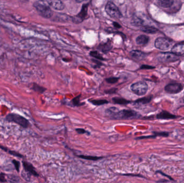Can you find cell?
<instances>
[{
    "mask_svg": "<svg viewBox=\"0 0 184 183\" xmlns=\"http://www.w3.org/2000/svg\"><path fill=\"white\" fill-rule=\"evenodd\" d=\"M153 134L155 135L156 137H168L169 136V133L167 132H153Z\"/></svg>",
    "mask_w": 184,
    "mask_h": 183,
    "instance_id": "83f0119b",
    "label": "cell"
},
{
    "mask_svg": "<svg viewBox=\"0 0 184 183\" xmlns=\"http://www.w3.org/2000/svg\"><path fill=\"white\" fill-rule=\"evenodd\" d=\"M24 166L25 168L26 171L28 172L30 174H33L36 176H38V174L37 172L36 171L33 167L29 163H24Z\"/></svg>",
    "mask_w": 184,
    "mask_h": 183,
    "instance_id": "7402d4cb",
    "label": "cell"
},
{
    "mask_svg": "<svg viewBox=\"0 0 184 183\" xmlns=\"http://www.w3.org/2000/svg\"><path fill=\"white\" fill-rule=\"evenodd\" d=\"M171 52L177 56H184V41L175 44L172 47Z\"/></svg>",
    "mask_w": 184,
    "mask_h": 183,
    "instance_id": "30bf717a",
    "label": "cell"
},
{
    "mask_svg": "<svg viewBox=\"0 0 184 183\" xmlns=\"http://www.w3.org/2000/svg\"><path fill=\"white\" fill-rule=\"evenodd\" d=\"M149 40H150V38L148 35H142L138 36L136 39V42L138 45H144L148 43Z\"/></svg>",
    "mask_w": 184,
    "mask_h": 183,
    "instance_id": "9a60e30c",
    "label": "cell"
},
{
    "mask_svg": "<svg viewBox=\"0 0 184 183\" xmlns=\"http://www.w3.org/2000/svg\"><path fill=\"white\" fill-rule=\"evenodd\" d=\"M183 101H184V95H183Z\"/></svg>",
    "mask_w": 184,
    "mask_h": 183,
    "instance_id": "8d00e7d4",
    "label": "cell"
},
{
    "mask_svg": "<svg viewBox=\"0 0 184 183\" xmlns=\"http://www.w3.org/2000/svg\"><path fill=\"white\" fill-rule=\"evenodd\" d=\"M47 3L49 6L52 7V8L55 9L56 10L61 11L65 9V5L64 3H63L61 1H47Z\"/></svg>",
    "mask_w": 184,
    "mask_h": 183,
    "instance_id": "8fae6325",
    "label": "cell"
},
{
    "mask_svg": "<svg viewBox=\"0 0 184 183\" xmlns=\"http://www.w3.org/2000/svg\"><path fill=\"white\" fill-rule=\"evenodd\" d=\"M79 158H81L85 160H89V161H97L102 159L103 157H97V156H85V155H78Z\"/></svg>",
    "mask_w": 184,
    "mask_h": 183,
    "instance_id": "d4e9b609",
    "label": "cell"
},
{
    "mask_svg": "<svg viewBox=\"0 0 184 183\" xmlns=\"http://www.w3.org/2000/svg\"><path fill=\"white\" fill-rule=\"evenodd\" d=\"M132 91L138 96H143L146 94L148 90V85L144 82H137L132 84L130 87Z\"/></svg>",
    "mask_w": 184,
    "mask_h": 183,
    "instance_id": "5b68a950",
    "label": "cell"
},
{
    "mask_svg": "<svg viewBox=\"0 0 184 183\" xmlns=\"http://www.w3.org/2000/svg\"><path fill=\"white\" fill-rule=\"evenodd\" d=\"M152 98V96H150L145 97H143L142 98L138 99L137 100L135 101L134 103L135 104L138 105H145L151 102Z\"/></svg>",
    "mask_w": 184,
    "mask_h": 183,
    "instance_id": "ac0fdd59",
    "label": "cell"
},
{
    "mask_svg": "<svg viewBox=\"0 0 184 183\" xmlns=\"http://www.w3.org/2000/svg\"><path fill=\"white\" fill-rule=\"evenodd\" d=\"M131 23L132 25L134 26L142 27L143 26V24H144V20L142 19H141L140 18L136 16V17L132 18Z\"/></svg>",
    "mask_w": 184,
    "mask_h": 183,
    "instance_id": "44dd1931",
    "label": "cell"
},
{
    "mask_svg": "<svg viewBox=\"0 0 184 183\" xmlns=\"http://www.w3.org/2000/svg\"><path fill=\"white\" fill-rule=\"evenodd\" d=\"M112 100L114 102V104H116L127 105L130 103V101H128L124 98L117 97L113 98Z\"/></svg>",
    "mask_w": 184,
    "mask_h": 183,
    "instance_id": "d6986e66",
    "label": "cell"
},
{
    "mask_svg": "<svg viewBox=\"0 0 184 183\" xmlns=\"http://www.w3.org/2000/svg\"><path fill=\"white\" fill-rule=\"evenodd\" d=\"M173 41L169 39L159 37L156 39L155 46L156 48L159 50L167 51L172 46Z\"/></svg>",
    "mask_w": 184,
    "mask_h": 183,
    "instance_id": "8992f818",
    "label": "cell"
},
{
    "mask_svg": "<svg viewBox=\"0 0 184 183\" xmlns=\"http://www.w3.org/2000/svg\"><path fill=\"white\" fill-rule=\"evenodd\" d=\"M156 172H158V173H159V174H162L163 176H165V177H167L169 178L170 180H173V179H172V178L170 176H168V175H167V174H164V172H163L162 171H158Z\"/></svg>",
    "mask_w": 184,
    "mask_h": 183,
    "instance_id": "e575fe53",
    "label": "cell"
},
{
    "mask_svg": "<svg viewBox=\"0 0 184 183\" xmlns=\"http://www.w3.org/2000/svg\"><path fill=\"white\" fill-rule=\"evenodd\" d=\"M80 97H81V95H79V96H77V97H75V98H74L72 99V104H73L74 106H81L82 105L84 104H83V103H80Z\"/></svg>",
    "mask_w": 184,
    "mask_h": 183,
    "instance_id": "4316f807",
    "label": "cell"
},
{
    "mask_svg": "<svg viewBox=\"0 0 184 183\" xmlns=\"http://www.w3.org/2000/svg\"><path fill=\"white\" fill-rule=\"evenodd\" d=\"M89 101L91 102L92 104L96 105V106L107 104L109 103L108 101L105 100V99H92V100H89Z\"/></svg>",
    "mask_w": 184,
    "mask_h": 183,
    "instance_id": "603a6c76",
    "label": "cell"
},
{
    "mask_svg": "<svg viewBox=\"0 0 184 183\" xmlns=\"http://www.w3.org/2000/svg\"><path fill=\"white\" fill-rule=\"evenodd\" d=\"M174 2L175 1L172 0H167V1L162 0V1H158V4L160 7L164 8H168L171 7L173 6Z\"/></svg>",
    "mask_w": 184,
    "mask_h": 183,
    "instance_id": "e0dca14e",
    "label": "cell"
},
{
    "mask_svg": "<svg viewBox=\"0 0 184 183\" xmlns=\"http://www.w3.org/2000/svg\"><path fill=\"white\" fill-rule=\"evenodd\" d=\"M31 89L39 93H44V92L46 91V89L45 88L41 87V85L36 84L35 83H33L31 84Z\"/></svg>",
    "mask_w": 184,
    "mask_h": 183,
    "instance_id": "ffe728a7",
    "label": "cell"
},
{
    "mask_svg": "<svg viewBox=\"0 0 184 183\" xmlns=\"http://www.w3.org/2000/svg\"><path fill=\"white\" fill-rule=\"evenodd\" d=\"M113 48V45L111 41L105 42V43H100L97 47V48L104 53L109 52Z\"/></svg>",
    "mask_w": 184,
    "mask_h": 183,
    "instance_id": "5bb4252c",
    "label": "cell"
},
{
    "mask_svg": "<svg viewBox=\"0 0 184 183\" xmlns=\"http://www.w3.org/2000/svg\"><path fill=\"white\" fill-rule=\"evenodd\" d=\"M140 29L142 31L149 34H154L158 31V29L155 27L148 25H143L140 27Z\"/></svg>",
    "mask_w": 184,
    "mask_h": 183,
    "instance_id": "2e32d148",
    "label": "cell"
},
{
    "mask_svg": "<svg viewBox=\"0 0 184 183\" xmlns=\"http://www.w3.org/2000/svg\"><path fill=\"white\" fill-rule=\"evenodd\" d=\"M105 12L111 17L115 19H120L122 15L120 10L115 3L111 1H108L105 7Z\"/></svg>",
    "mask_w": 184,
    "mask_h": 183,
    "instance_id": "3957f363",
    "label": "cell"
},
{
    "mask_svg": "<svg viewBox=\"0 0 184 183\" xmlns=\"http://www.w3.org/2000/svg\"><path fill=\"white\" fill-rule=\"evenodd\" d=\"M132 58L137 60H142L146 57V54L139 50H132L130 52Z\"/></svg>",
    "mask_w": 184,
    "mask_h": 183,
    "instance_id": "7c38bea8",
    "label": "cell"
},
{
    "mask_svg": "<svg viewBox=\"0 0 184 183\" xmlns=\"http://www.w3.org/2000/svg\"><path fill=\"white\" fill-rule=\"evenodd\" d=\"M113 25H114V27H116V28H117V29H120V28H121V25H120V24L118 23L117 22H114L113 23Z\"/></svg>",
    "mask_w": 184,
    "mask_h": 183,
    "instance_id": "d590c367",
    "label": "cell"
},
{
    "mask_svg": "<svg viewBox=\"0 0 184 183\" xmlns=\"http://www.w3.org/2000/svg\"><path fill=\"white\" fill-rule=\"evenodd\" d=\"M33 6L41 17L45 18H50L52 17L53 12L52 9L43 1H36Z\"/></svg>",
    "mask_w": 184,
    "mask_h": 183,
    "instance_id": "6da1fadb",
    "label": "cell"
},
{
    "mask_svg": "<svg viewBox=\"0 0 184 183\" xmlns=\"http://www.w3.org/2000/svg\"><path fill=\"white\" fill-rule=\"evenodd\" d=\"M119 111V110L117 108L115 107H111V108H107L105 110V114L107 115H108V116H114L115 114L117 113V112Z\"/></svg>",
    "mask_w": 184,
    "mask_h": 183,
    "instance_id": "cb8c5ba5",
    "label": "cell"
},
{
    "mask_svg": "<svg viewBox=\"0 0 184 183\" xmlns=\"http://www.w3.org/2000/svg\"><path fill=\"white\" fill-rule=\"evenodd\" d=\"M89 54L92 57L96 59L97 60H105V59L103 58L99 53L97 52V51H91V52L89 53Z\"/></svg>",
    "mask_w": 184,
    "mask_h": 183,
    "instance_id": "484cf974",
    "label": "cell"
},
{
    "mask_svg": "<svg viewBox=\"0 0 184 183\" xmlns=\"http://www.w3.org/2000/svg\"><path fill=\"white\" fill-rule=\"evenodd\" d=\"M157 118L158 119H164V120H169V119H174L177 118L178 116L172 114H170L167 111H163L159 114L157 115Z\"/></svg>",
    "mask_w": 184,
    "mask_h": 183,
    "instance_id": "4fadbf2b",
    "label": "cell"
},
{
    "mask_svg": "<svg viewBox=\"0 0 184 183\" xmlns=\"http://www.w3.org/2000/svg\"><path fill=\"white\" fill-rule=\"evenodd\" d=\"M89 3L84 4L82 6L81 9L78 15L72 18V20L73 23L76 24L80 23L85 20L87 16L88 7Z\"/></svg>",
    "mask_w": 184,
    "mask_h": 183,
    "instance_id": "52a82bcc",
    "label": "cell"
},
{
    "mask_svg": "<svg viewBox=\"0 0 184 183\" xmlns=\"http://www.w3.org/2000/svg\"><path fill=\"white\" fill-rule=\"evenodd\" d=\"M157 59L161 62L166 63L177 61L179 58L172 52H161L157 55Z\"/></svg>",
    "mask_w": 184,
    "mask_h": 183,
    "instance_id": "ba28073f",
    "label": "cell"
},
{
    "mask_svg": "<svg viewBox=\"0 0 184 183\" xmlns=\"http://www.w3.org/2000/svg\"><path fill=\"white\" fill-rule=\"evenodd\" d=\"M6 120L9 122L16 123L24 128H27L29 126V121L23 116L17 114H9L6 116Z\"/></svg>",
    "mask_w": 184,
    "mask_h": 183,
    "instance_id": "277c9868",
    "label": "cell"
},
{
    "mask_svg": "<svg viewBox=\"0 0 184 183\" xmlns=\"http://www.w3.org/2000/svg\"><path fill=\"white\" fill-rule=\"evenodd\" d=\"M92 61L94 63H95L96 65H97V67H99L100 66H102V64L99 61V60H95V59H92Z\"/></svg>",
    "mask_w": 184,
    "mask_h": 183,
    "instance_id": "836d02e7",
    "label": "cell"
},
{
    "mask_svg": "<svg viewBox=\"0 0 184 183\" xmlns=\"http://www.w3.org/2000/svg\"><path fill=\"white\" fill-rule=\"evenodd\" d=\"M8 178L9 181L11 182L12 183H13V182H17L18 180V178L16 177L15 176H12V175L8 176Z\"/></svg>",
    "mask_w": 184,
    "mask_h": 183,
    "instance_id": "4dcf8cb0",
    "label": "cell"
},
{
    "mask_svg": "<svg viewBox=\"0 0 184 183\" xmlns=\"http://www.w3.org/2000/svg\"><path fill=\"white\" fill-rule=\"evenodd\" d=\"M140 116V114L135 111L124 109L122 110L119 111L117 113L115 114L111 118L114 119L125 120L139 118Z\"/></svg>",
    "mask_w": 184,
    "mask_h": 183,
    "instance_id": "7a4b0ae2",
    "label": "cell"
},
{
    "mask_svg": "<svg viewBox=\"0 0 184 183\" xmlns=\"http://www.w3.org/2000/svg\"><path fill=\"white\" fill-rule=\"evenodd\" d=\"M184 88V85L181 83H172L167 84L165 88V90L167 93L175 94L181 92Z\"/></svg>",
    "mask_w": 184,
    "mask_h": 183,
    "instance_id": "9c48e42d",
    "label": "cell"
},
{
    "mask_svg": "<svg viewBox=\"0 0 184 183\" xmlns=\"http://www.w3.org/2000/svg\"><path fill=\"white\" fill-rule=\"evenodd\" d=\"M117 88H111V89H108V90H106L105 91V93L106 94H114V93H115L116 92H117Z\"/></svg>",
    "mask_w": 184,
    "mask_h": 183,
    "instance_id": "f546056e",
    "label": "cell"
},
{
    "mask_svg": "<svg viewBox=\"0 0 184 183\" xmlns=\"http://www.w3.org/2000/svg\"><path fill=\"white\" fill-rule=\"evenodd\" d=\"M76 132L78 133L82 134L87 133L88 132L83 128H77L76 129Z\"/></svg>",
    "mask_w": 184,
    "mask_h": 183,
    "instance_id": "d6a6232c",
    "label": "cell"
},
{
    "mask_svg": "<svg viewBox=\"0 0 184 183\" xmlns=\"http://www.w3.org/2000/svg\"><path fill=\"white\" fill-rule=\"evenodd\" d=\"M153 68H155V67L145 64H143L140 67V69H152Z\"/></svg>",
    "mask_w": 184,
    "mask_h": 183,
    "instance_id": "1f68e13d",
    "label": "cell"
},
{
    "mask_svg": "<svg viewBox=\"0 0 184 183\" xmlns=\"http://www.w3.org/2000/svg\"><path fill=\"white\" fill-rule=\"evenodd\" d=\"M119 77H109L108 79H105V81L107 82H108V83L110 84H114L117 82V81L119 80Z\"/></svg>",
    "mask_w": 184,
    "mask_h": 183,
    "instance_id": "f1b7e54d",
    "label": "cell"
}]
</instances>
